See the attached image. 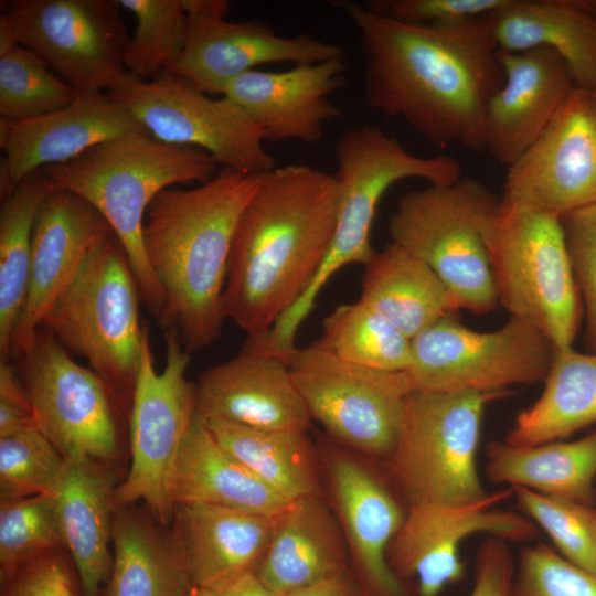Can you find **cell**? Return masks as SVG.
<instances>
[{"mask_svg":"<svg viewBox=\"0 0 596 596\" xmlns=\"http://www.w3.org/2000/svg\"><path fill=\"white\" fill-rule=\"evenodd\" d=\"M164 341L166 365L158 372L147 327L128 416L131 462L115 492L117 509L142 502L162 525L172 520L175 466L196 414L195 385L187 379L190 352L173 329Z\"/></svg>","mask_w":596,"mask_h":596,"instance_id":"cell-10","label":"cell"},{"mask_svg":"<svg viewBox=\"0 0 596 596\" xmlns=\"http://www.w3.org/2000/svg\"><path fill=\"white\" fill-rule=\"evenodd\" d=\"M284 596H364V594L352 567H348Z\"/></svg>","mask_w":596,"mask_h":596,"instance_id":"cell-47","label":"cell"},{"mask_svg":"<svg viewBox=\"0 0 596 596\" xmlns=\"http://www.w3.org/2000/svg\"><path fill=\"white\" fill-rule=\"evenodd\" d=\"M499 199L481 181L461 177L404 193L387 223L391 242L424 262L475 315L499 305L485 244Z\"/></svg>","mask_w":596,"mask_h":596,"instance_id":"cell-8","label":"cell"},{"mask_svg":"<svg viewBox=\"0 0 596 596\" xmlns=\"http://www.w3.org/2000/svg\"><path fill=\"white\" fill-rule=\"evenodd\" d=\"M555 348L529 323L509 317L491 331L444 318L412 339L405 371L412 390L505 394L508 387L543 382Z\"/></svg>","mask_w":596,"mask_h":596,"instance_id":"cell-11","label":"cell"},{"mask_svg":"<svg viewBox=\"0 0 596 596\" xmlns=\"http://www.w3.org/2000/svg\"><path fill=\"white\" fill-rule=\"evenodd\" d=\"M339 204L328 253L300 299L277 321L275 334L294 341L329 279L342 267L366 265L375 252L371 228L384 193L396 182L419 178L429 184H449L461 178L459 161L447 155L422 157L408 151L380 127L345 130L334 145Z\"/></svg>","mask_w":596,"mask_h":596,"instance_id":"cell-5","label":"cell"},{"mask_svg":"<svg viewBox=\"0 0 596 596\" xmlns=\"http://www.w3.org/2000/svg\"><path fill=\"white\" fill-rule=\"evenodd\" d=\"M171 521L191 585L219 592L255 573L274 531L272 518L204 503L177 504Z\"/></svg>","mask_w":596,"mask_h":596,"instance_id":"cell-25","label":"cell"},{"mask_svg":"<svg viewBox=\"0 0 596 596\" xmlns=\"http://www.w3.org/2000/svg\"><path fill=\"white\" fill-rule=\"evenodd\" d=\"M490 17L499 52L550 49L565 61L576 87L595 92L596 17L570 0H510Z\"/></svg>","mask_w":596,"mask_h":596,"instance_id":"cell-29","label":"cell"},{"mask_svg":"<svg viewBox=\"0 0 596 596\" xmlns=\"http://www.w3.org/2000/svg\"><path fill=\"white\" fill-rule=\"evenodd\" d=\"M317 342L344 361L376 370L405 372L411 362L412 339L360 299L336 307Z\"/></svg>","mask_w":596,"mask_h":596,"instance_id":"cell-36","label":"cell"},{"mask_svg":"<svg viewBox=\"0 0 596 596\" xmlns=\"http://www.w3.org/2000/svg\"><path fill=\"white\" fill-rule=\"evenodd\" d=\"M172 501L174 507L204 503L272 519L291 502L228 453L196 414L177 461Z\"/></svg>","mask_w":596,"mask_h":596,"instance_id":"cell-28","label":"cell"},{"mask_svg":"<svg viewBox=\"0 0 596 596\" xmlns=\"http://www.w3.org/2000/svg\"><path fill=\"white\" fill-rule=\"evenodd\" d=\"M217 166L203 149L137 132L99 142L43 170L55 189L81 196L106 220L128 257L142 304L162 328L164 295L143 249L146 213L161 191L177 184L205 183L217 173Z\"/></svg>","mask_w":596,"mask_h":596,"instance_id":"cell-4","label":"cell"},{"mask_svg":"<svg viewBox=\"0 0 596 596\" xmlns=\"http://www.w3.org/2000/svg\"><path fill=\"white\" fill-rule=\"evenodd\" d=\"M593 94H594V97H595V100H596V89H595V92H593Z\"/></svg>","mask_w":596,"mask_h":596,"instance_id":"cell-51","label":"cell"},{"mask_svg":"<svg viewBox=\"0 0 596 596\" xmlns=\"http://www.w3.org/2000/svg\"><path fill=\"white\" fill-rule=\"evenodd\" d=\"M20 46L13 24L0 14V56H3Z\"/></svg>","mask_w":596,"mask_h":596,"instance_id":"cell-49","label":"cell"},{"mask_svg":"<svg viewBox=\"0 0 596 596\" xmlns=\"http://www.w3.org/2000/svg\"><path fill=\"white\" fill-rule=\"evenodd\" d=\"M149 134L120 103L103 92L78 93L53 113L0 119V199H8L31 173L70 161L93 146L128 134Z\"/></svg>","mask_w":596,"mask_h":596,"instance_id":"cell-20","label":"cell"},{"mask_svg":"<svg viewBox=\"0 0 596 596\" xmlns=\"http://www.w3.org/2000/svg\"><path fill=\"white\" fill-rule=\"evenodd\" d=\"M221 593L225 596H283L265 586L254 572L233 581Z\"/></svg>","mask_w":596,"mask_h":596,"instance_id":"cell-48","label":"cell"},{"mask_svg":"<svg viewBox=\"0 0 596 596\" xmlns=\"http://www.w3.org/2000/svg\"><path fill=\"white\" fill-rule=\"evenodd\" d=\"M107 94L161 141L203 149L217 164L245 173L276 168L260 128L245 110L224 96L209 97L172 73L142 81L127 72Z\"/></svg>","mask_w":596,"mask_h":596,"instance_id":"cell-13","label":"cell"},{"mask_svg":"<svg viewBox=\"0 0 596 596\" xmlns=\"http://www.w3.org/2000/svg\"><path fill=\"white\" fill-rule=\"evenodd\" d=\"M137 21L124 58L128 73L151 81L169 72L180 57L187 32L182 0H118Z\"/></svg>","mask_w":596,"mask_h":596,"instance_id":"cell-37","label":"cell"},{"mask_svg":"<svg viewBox=\"0 0 596 596\" xmlns=\"http://www.w3.org/2000/svg\"><path fill=\"white\" fill-rule=\"evenodd\" d=\"M182 4L185 41L169 73L205 94L223 95L232 81L263 64L345 58L339 45L310 35L281 36L262 21H230L227 0H182Z\"/></svg>","mask_w":596,"mask_h":596,"instance_id":"cell-17","label":"cell"},{"mask_svg":"<svg viewBox=\"0 0 596 596\" xmlns=\"http://www.w3.org/2000/svg\"><path fill=\"white\" fill-rule=\"evenodd\" d=\"M327 456L334 510L364 596H408L386 557L406 511L383 482L350 455L330 448Z\"/></svg>","mask_w":596,"mask_h":596,"instance_id":"cell-23","label":"cell"},{"mask_svg":"<svg viewBox=\"0 0 596 596\" xmlns=\"http://www.w3.org/2000/svg\"><path fill=\"white\" fill-rule=\"evenodd\" d=\"M140 289L128 257L113 234L57 299L40 329L83 356L109 389L121 415L131 406L146 326Z\"/></svg>","mask_w":596,"mask_h":596,"instance_id":"cell-7","label":"cell"},{"mask_svg":"<svg viewBox=\"0 0 596 596\" xmlns=\"http://www.w3.org/2000/svg\"><path fill=\"white\" fill-rule=\"evenodd\" d=\"M360 300L409 339L462 310L424 262L392 242L364 265Z\"/></svg>","mask_w":596,"mask_h":596,"instance_id":"cell-30","label":"cell"},{"mask_svg":"<svg viewBox=\"0 0 596 596\" xmlns=\"http://www.w3.org/2000/svg\"><path fill=\"white\" fill-rule=\"evenodd\" d=\"M512 496L509 487L470 504H409L387 547L391 570L403 582L415 577L419 596H438L464 578L459 547L468 536L485 533L508 542L534 540L539 529L528 517L497 508Z\"/></svg>","mask_w":596,"mask_h":596,"instance_id":"cell-16","label":"cell"},{"mask_svg":"<svg viewBox=\"0 0 596 596\" xmlns=\"http://www.w3.org/2000/svg\"><path fill=\"white\" fill-rule=\"evenodd\" d=\"M263 175L223 168L198 187L161 191L148 207L142 242L164 295L162 329L190 353L220 337L235 231Z\"/></svg>","mask_w":596,"mask_h":596,"instance_id":"cell-3","label":"cell"},{"mask_svg":"<svg viewBox=\"0 0 596 596\" xmlns=\"http://www.w3.org/2000/svg\"><path fill=\"white\" fill-rule=\"evenodd\" d=\"M61 549H65V545L55 497L1 500V576Z\"/></svg>","mask_w":596,"mask_h":596,"instance_id":"cell-39","label":"cell"},{"mask_svg":"<svg viewBox=\"0 0 596 596\" xmlns=\"http://www.w3.org/2000/svg\"><path fill=\"white\" fill-rule=\"evenodd\" d=\"M503 394L412 390L395 446L386 458L409 504L462 505L490 492L478 472L477 453L486 406Z\"/></svg>","mask_w":596,"mask_h":596,"instance_id":"cell-9","label":"cell"},{"mask_svg":"<svg viewBox=\"0 0 596 596\" xmlns=\"http://www.w3.org/2000/svg\"><path fill=\"white\" fill-rule=\"evenodd\" d=\"M486 475L496 483L593 505L596 497V430L573 441L513 446L491 440Z\"/></svg>","mask_w":596,"mask_h":596,"instance_id":"cell-31","label":"cell"},{"mask_svg":"<svg viewBox=\"0 0 596 596\" xmlns=\"http://www.w3.org/2000/svg\"><path fill=\"white\" fill-rule=\"evenodd\" d=\"M2 11L21 46L78 93L114 88L129 43L118 0H10Z\"/></svg>","mask_w":596,"mask_h":596,"instance_id":"cell-15","label":"cell"},{"mask_svg":"<svg viewBox=\"0 0 596 596\" xmlns=\"http://www.w3.org/2000/svg\"><path fill=\"white\" fill-rule=\"evenodd\" d=\"M54 189L44 170L26 177L0 210V355L10 360L15 324L25 302L39 211Z\"/></svg>","mask_w":596,"mask_h":596,"instance_id":"cell-35","label":"cell"},{"mask_svg":"<svg viewBox=\"0 0 596 596\" xmlns=\"http://www.w3.org/2000/svg\"><path fill=\"white\" fill-rule=\"evenodd\" d=\"M18 361L38 429L61 455L114 465L123 415L106 383L42 329Z\"/></svg>","mask_w":596,"mask_h":596,"instance_id":"cell-14","label":"cell"},{"mask_svg":"<svg viewBox=\"0 0 596 596\" xmlns=\"http://www.w3.org/2000/svg\"><path fill=\"white\" fill-rule=\"evenodd\" d=\"M540 397L515 417L504 441L535 446L596 424V353L555 349Z\"/></svg>","mask_w":596,"mask_h":596,"instance_id":"cell-33","label":"cell"},{"mask_svg":"<svg viewBox=\"0 0 596 596\" xmlns=\"http://www.w3.org/2000/svg\"><path fill=\"white\" fill-rule=\"evenodd\" d=\"M360 33L366 104L403 118L427 141L485 152L488 103L501 87L491 13L448 25L414 24L341 2Z\"/></svg>","mask_w":596,"mask_h":596,"instance_id":"cell-1","label":"cell"},{"mask_svg":"<svg viewBox=\"0 0 596 596\" xmlns=\"http://www.w3.org/2000/svg\"><path fill=\"white\" fill-rule=\"evenodd\" d=\"M113 234L106 220L81 196L55 188L49 193L34 225L28 294L10 358L18 360L29 350L49 310Z\"/></svg>","mask_w":596,"mask_h":596,"instance_id":"cell-19","label":"cell"},{"mask_svg":"<svg viewBox=\"0 0 596 596\" xmlns=\"http://www.w3.org/2000/svg\"><path fill=\"white\" fill-rule=\"evenodd\" d=\"M509 543L490 535L481 543L468 596H511L517 565Z\"/></svg>","mask_w":596,"mask_h":596,"instance_id":"cell-46","label":"cell"},{"mask_svg":"<svg viewBox=\"0 0 596 596\" xmlns=\"http://www.w3.org/2000/svg\"><path fill=\"white\" fill-rule=\"evenodd\" d=\"M510 0H372L368 9L392 19L427 25H448L498 11Z\"/></svg>","mask_w":596,"mask_h":596,"instance_id":"cell-45","label":"cell"},{"mask_svg":"<svg viewBox=\"0 0 596 596\" xmlns=\"http://www.w3.org/2000/svg\"><path fill=\"white\" fill-rule=\"evenodd\" d=\"M485 244L498 302L555 349L572 348L583 312L561 217L499 199Z\"/></svg>","mask_w":596,"mask_h":596,"instance_id":"cell-6","label":"cell"},{"mask_svg":"<svg viewBox=\"0 0 596 596\" xmlns=\"http://www.w3.org/2000/svg\"><path fill=\"white\" fill-rule=\"evenodd\" d=\"M184 596H225L219 590L191 585Z\"/></svg>","mask_w":596,"mask_h":596,"instance_id":"cell-50","label":"cell"},{"mask_svg":"<svg viewBox=\"0 0 596 596\" xmlns=\"http://www.w3.org/2000/svg\"><path fill=\"white\" fill-rule=\"evenodd\" d=\"M67 460L38 429L0 438L1 500L57 493Z\"/></svg>","mask_w":596,"mask_h":596,"instance_id":"cell-41","label":"cell"},{"mask_svg":"<svg viewBox=\"0 0 596 596\" xmlns=\"http://www.w3.org/2000/svg\"><path fill=\"white\" fill-rule=\"evenodd\" d=\"M347 72L345 58L253 70L232 81L223 96L246 111L265 140L316 143L324 124L342 115L331 96L345 85Z\"/></svg>","mask_w":596,"mask_h":596,"instance_id":"cell-22","label":"cell"},{"mask_svg":"<svg viewBox=\"0 0 596 596\" xmlns=\"http://www.w3.org/2000/svg\"><path fill=\"white\" fill-rule=\"evenodd\" d=\"M199 419L228 453L286 499L318 494L317 469L307 432L260 429L219 418Z\"/></svg>","mask_w":596,"mask_h":596,"instance_id":"cell-34","label":"cell"},{"mask_svg":"<svg viewBox=\"0 0 596 596\" xmlns=\"http://www.w3.org/2000/svg\"><path fill=\"white\" fill-rule=\"evenodd\" d=\"M288 362L311 419L358 451L391 455L412 391L405 372L344 361L317 341L296 348Z\"/></svg>","mask_w":596,"mask_h":596,"instance_id":"cell-12","label":"cell"},{"mask_svg":"<svg viewBox=\"0 0 596 596\" xmlns=\"http://www.w3.org/2000/svg\"><path fill=\"white\" fill-rule=\"evenodd\" d=\"M511 596H596V575L539 541L521 552Z\"/></svg>","mask_w":596,"mask_h":596,"instance_id":"cell-42","label":"cell"},{"mask_svg":"<svg viewBox=\"0 0 596 596\" xmlns=\"http://www.w3.org/2000/svg\"><path fill=\"white\" fill-rule=\"evenodd\" d=\"M498 56L504 81L487 106L485 151L509 168L546 129L576 86L565 61L550 49Z\"/></svg>","mask_w":596,"mask_h":596,"instance_id":"cell-24","label":"cell"},{"mask_svg":"<svg viewBox=\"0 0 596 596\" xmlns=\"http://www.w3.org/2000/svg\"><path fill=\"white\" fill-rule=\"evenodd\" d=\"M351 567L340 523L319 498H299L276 518L269 545L255 574L286 595L329 574Z\"/></svg>","mask_w":596,"mask_h":596,"instance_id":"cell-27","label":"cell"},{"mask_svg":"<svg viewBox=\"0 0 596 596\" xmlns=\"http://www.w3.org/2000/svg\"><path fill=\"white\" fill-rule=\"evenodd\" d=\"M561 223L585 312L587 342L596 353V203L562 215Z\"/></svg>","mask_w":596,"mask_h":596,"instance_id":"cell-43","label":"cell"},{"mask_svg":"<svg viewBox=\"0 0 596 596\" xmlns=\"http://www.w3.org/2000/svg\"><path fill=\"white\" fill-rule=\"evenodd\" d=\"M521 513L543 529L556 551L573 564L596 575V510L565 499L513 486Z\"/></svg>","mask_w":596,"mask_h":596,"instance_id":"cell-40","label":"cell"},{"mask_svg":"<svg viewBox=\"0 0 596 596\" xmlns=\"http://www.w3.org/2000/svg\"><path fill=\"white\" fill-rule=\"evenodd\" d=\"M503 194L561 217L596 203V100L575 87L546 129L511 166Z\"/></svg>","mask_w":596,"mask_h":596,"instance_id":"cell-18","label":"cell"},{"mask_svg":"<svg viewBox=\"0 0 596 596\" xmlns=\"http://www.w3.org/2000/svg\"><path fill=\"white\" fill-rule=\"evenodd\" d=\"M195 385L201 419L219 418L269 429L307 432L311 417L289 362L244 344L241 352L205 371Z\"/></svg>","mask_w":596,"mask_h":596,"instance_id":"cell-21","label":"cell"},{"mask_svg":"<svg viewBox=\"0 0 596 596\" xmlns=\"http://www.w3.org/2000/svg\"><path fill=\"white\" fill-rule=\"evenodd\" d=\"M0 596H84L65 549L28 562L1 576Z\"/></svg>","mask_w":596,"mask_h":596,"instance_id":"cell-44","label":"cell"},{"mask_svg":"<svg viewBox=\"0 0 596 596\" xmlns=\"http://www.w3.org/2000/svg\"><path fill=\"white\" fill-rule=\"evenodd\" d=\"M78 92L32 51L18 46L0 56V115L9 120L43 116L72 104Z\"/></svg>","mask_w":596,"mask_h":596,"instance_id":"cell-38","label":"cell"},{"mask_svg":"<svg viewBox=\"0 0 596 596\" xmlns=\"http://www.w3.org/2000/svg\"><path fill=\"white\" fill-rule=\"evenodd\" d=\"M146 509H116L106 596H184L191 586L171 534Z\"/></svg>","mask_w":596,"mask_h":596,"instance_id":"cell-32","label":"cell"},{"mask_svg":"<svg viewBox=\"0 0 596 596\" xmlns=\"http://www.w3.org/2000/svg\"><path fill=\"white\" fill-rule=\"evenodd\" d=\"M334 175L308 164L265 173L233 240L223 315L247 333L266 334L300 299L321 266L334 232Z\"/></svg>","mask_w":596,"mask_h":596,"instance_id":"cell-2","label":"cell"},{"mask_svg":"<svg viewBox=\"0 0 596 596\" xmlns=\"http://www.w3.org/2000/svg\"><path fill=\"white\" fill-rule=\"evenodd\" d=\"M114 465L67 460L55 500L65 550L77 572L84 596H100L113 566Z\"/></svg>","mask_w":596,"mask_h":596,"instance_id":"cell-26","label":"cell"}]
</instances>
